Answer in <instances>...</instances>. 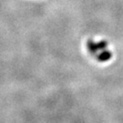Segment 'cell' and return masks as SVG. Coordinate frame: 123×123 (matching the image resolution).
<instances>
[{"mask_svg":"<svg viewBox=\"0 0 123 123\" xmlns=\"http://www.w3.org/2000/svg\"><path fill=\"white\" fill-rule=\"evenodd\" d=\"M108 41H105V40H101L99 42H98L97 43V48L98 50H103V49H107V47H108Z\"/></svg>","mask_w":123,"mask_h":123,"instance_id":"3957f363","label":"cell"},{"mask_svg":"<svg viewBox=\"0 0 123 123\" xmlns=\"http://www.w3.org/2000/svg\"><path fill=\"white\" fill-rule=\"evenodd\" d=\"M87 47H88V51L93 54V55H96L98 52V48H97V43H95L93 40L89 39L88 40V42H87Z\"/></svg>","mask_w":123,"mask_h":123,"instance_id":"7a4b0ae2","label":"cell"},{"mask_svg":"<svg viewBox=\"0 0 123 123\" xmlns=\"http://www.w3.org/2000/svg\"><path fill=\"white\" fill-rule=\"evenodd\" d=\"M111 57H112V53L110 52V50H103L102 52L98 55L97 58L99 62H106L110 60Z\"/></svg>","mask_w":123,"mask_h":123,"instance_id":"6da1fadb","label":"cell"}]
</instances>
